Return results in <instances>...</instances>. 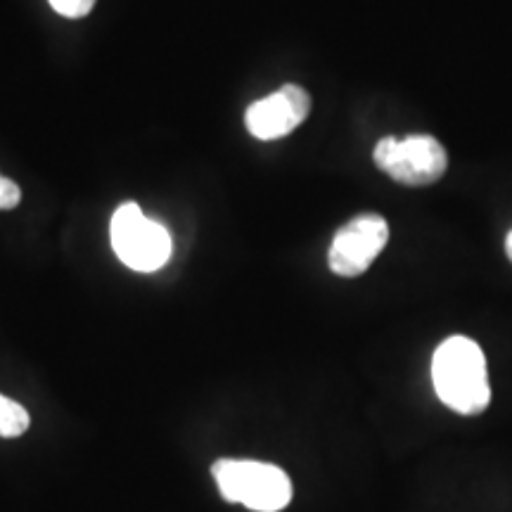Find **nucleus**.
I'll return each mask as SVG.
<instances>
[{
    "instance_id": "obj_1",
    "label": "nucleus",
    "mask_w": 512,
    "mask_h": 512,
    "mask_svg": "<svg viewBox=\"0 0 512 512\" xmlns=\"http://www.w3.org/2000/svg\"><path fill=\"white\" fill-rule=\"evenodd\" d=\"M434 392L460 415L482 413L491 401L484 351L475 339L456 335L439 344L432 356Z\"/></svg>"
},
{
    "instance_id": "obj_2",
    "label": "nucleus",
    "mask_w": 512,
    "mask_h": 512,
    "mask_svg": "<svg viewBox=\"0 0 512 512\" xmlns=\"http://www.w3.org/2000/svg\"><path fill=\"white\" fill-rule=\"evenodd\" d=\"M211 477L228 503L254 512H280L292 501V482L278 465L221 458L211 465Z\"/></svg>"
},
{
    "instance_id": "obj_3",
    "label": "nucleus",
    "mask_w": 512,
    "mask_h": 512,
    "mask_svg": "<svg viewBox=\"0 0 512 512\" xmlns=\"http://www.w3.org/2000/svg\"><path fill=\"white\" fill-rule=\"evenodd\" d=\"M373 159L377 169L392 181L408 188H425L441 181L448 169L446 147L434 136L415 133L408 138H382L375 145Z\"/></svg>"
},
{
    "instance_id": "obj_4",
    "label": "nucleus",
    "mask_w": 512,
    "mask_h": 512,
    "mask_svg": "<svg viewBox=\"0 0 512 512\" xmlns=\"http://www.w3.org/2000/svg\"><path fill=\"white\" fill-rule=\"evenodd\" d=\"M110 238L121 264L140 273L159 271L171 256V235L162 223L147 219L136 202L114 211Z\"/></svg>"
},
{
    "instance_id": "obj_5",
    "label": "nucleus",
    "mask_w": 512,
    "mask_h": 512,
    "mask_svg": "<svg viewBox=\"0 0 512 512\" xmlns=\"http://www.w3.org/2000/svg\"><path fill=\"white\" fill-rule=\"evenodd\" d=\"M389 240V223L380 214H361L344 223L332 238L328 264L342 278H358L380 256Z\"/></svg>"
},
{
    "instance_id": "obj_6",
    "label": "nucleus",
    "mask_w": 512,
    "mask_h": 512,
    "mask_svg": "<svg viewBox=\"0 0 512 512\" xmlns=\"http://www.w3.org/2000/svg\"><path fill=\"white\" fill-rule=\"evenodd\" d=\"M311 112V98L302 86H287L268 95L264 100H256L247 107L245 124L247 131L259 140H278L290 136Z\"/></svg>"
},
{
    "instance_id": "obj_7",
    "label": "nucleus",
    "mask_w": 512,
    "mask_h": 512,
    "mask_svg": "<svg viewBox=\"0 0 512 512\" xmlns=\"http://www.w3.org/2000/svg\"><path fill=\"white\" fill-rule=\"evenodd\" d=\"M31 418L27 408L22 403L8 399V396L0 394V437L15 439L22 437L29 430Z\"/></svg>"
},
{
    "instance_id": "obj_8",
    "label": "nucleus",
    "mask_w": 512,
    "mask_h": 512,
    "mask_svg": "<svg viewBox=\"0 0 512 512\" xmlns=\"http://www.w3.org/2000/svg\"><path fill=\"white\" fill-rule=\"evenodd\" d=\"M48 3H50V8H53L55 12H60L62 17L81 19L93 10L95 0H48Z\"/></svg>"
},
{
    "instance_id": "obj_9",
    "label": "nucleus",
    "mask_w": 512,
    "mask_h": 512,
    "mask_svg": "<svg viewBox=\"0 0 512 512\" xmlns=\"http://www.w3.org/2000/svg\"><path fill=\"white\" fill-rule=\"evenodd\" d=\"M19 200H22V190H19V185L0 174V211L15 209Z\"/></svg>"
},
{
    "instance_id": "obj_10",
    "label": "nucleus",
    "mask_w": 512,
    "mask_h": 512,
    "mask_svg": "<svg viewBox=\"0 0 512 512\" xmlns=\"http://www.w3.org/2000/svg\"><path fill=\"white\" fill-rule=\"evenodd\" d=\"M505 254H508V259L512 261V230L508 233V238H505Z\"/></svg>"
}]
</instances>
